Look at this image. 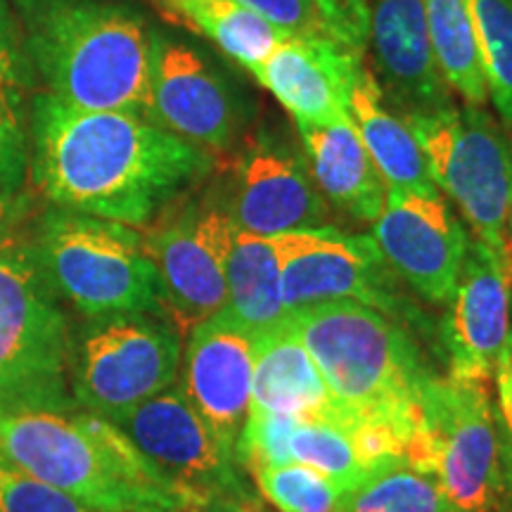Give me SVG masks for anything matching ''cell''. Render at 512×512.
<instances>
[{
    "label": "cell",
    "mask_w": 512,
    "mask_h": 512,
    "mask_svg": "<svg viewBox=\"0 0 512 512\" xmlns=\"http://www.w3.org/2000/svg\"><path fill=\"white\" fill-rule=\"evenodd\" d=\"M219 169V157L143 114L29 107V181L50 207L147 228Z\"/></svg>",
    "instance_id": "obj_1"
},
{
    "label": "cell",
    "mask_w": 512,
    "mask_h": 512,
    "mask_svg": "<svg viewBox=\"0 0 512 512\" xmlns=\"http://www.w3.org/2000/svg\"><path fill=\"white\" fill-rule=\"evenodd\" d=\"M36 79L81 112H133L150 119L152 29L119 0H15Z\"/></svg>",
    "instance_id": "obj_2"
},
{
    "label": "cell",
    "mask_w": 512,
    "mask_h": 512,
    "mask_svg": "<svg viewBox=\"0 0 512 512\" xmlns=\"http://www.w3.org/2000/svg\"><path fill=\"white\" fill-rule=\"evenodd\" d=\"M0 456L95 510L200 508L117 425L81 408L67 413L41 408L0 413Z\"/></svg>",
    "instance_id": "obj_3"
},
{
    "label": "cell",
    "mask_w": 512,
    "mask_h": 512,
    "mask_svg": "<svg viewBox=\"0 0 512 512\" xmlns=\"http://www.w3.org/2000/svg\"><path fill=\"white\" fill-rule=\"evenodd\" d=\"M344 425H389L408 441L411 465L420 432V392L432 380L418 344L401 323L358 302L290 313Z\"/></svg>",
    "instance_id": "obj_4"
},
{
    "label": "cell",
    "mask_w": 512,
    "mask_h": 512,
    "mask_svg": "<svg viewBox=\"0 0 512 512\" xmlns=\"http://www.w3.org/2000/svg\"><path fill=\"white\" fill-rule=\"evenodd\" d=\"M74 337L60 297L22 228L0 235V413L79 411Z\"/></svg>",
    "instance_id": "obj_5"
},
{
    "label": "cell",
    "mask_w": 512,
    "mask_h": 512,
    "mask_svg": "<svg viewBox=\"0 0 512 512\" xmlns=\"http://www.w3.org/2000/svg\"><path fill=\"white\" fill-rule=\"evenodd\" d=\"M31 242L57 297L83 316L169 318L159 273L138 228L50 207L36 219Z\"/></svg>",
    "instance_id": "obj_6"
},
{
    "label": "cell",
    "mask_w": 512,
    "mask_h": 512,
    "mask_svg": "<svg viewBox=\"0 0 512 512\" xmlns=\"http://www.w3.org/2000/svg\"><path fill=\"white\" fill-rule=\"evenodd\" d=\"M425 152L437 188L470 233L503 256L512 219V126L482 105H451L403 119Z\"/></svg>",
    "instance_id": "obj_7"
},
{
    "label": "cell",
    "mask_w": 512,
    "mask_h": 512,
    "mask_svg": "<svg viewBox=\"0 0 512 512\" xmlns=\"http://www.w3.org/2000/svg\"><path fill=\"white\" fill-rule=\"evenodd\" d=\"M411 465L437 477L456 512H498L508 501L496 406L484 384L434 375L422 387Z\"/></svg>",
    "instance_id": "obj_8"
},
{
    "label": "cell",
    "mask_w": 512,
    "mask_h": 512,
    "mask_svg": "<svg viewBox=\"0 0 512 512\" xmlns=\"http://www.w3.org/2000/svg\"><path fill=\"white\" fill-rule=\"evenodd\" d=\"M183 335L150 313L91 318L74 342L69 387L81 411L114 420L178 382Z\"/></svg>",
    "instance_id": "obj_9"
},
{
    "label": "cell",
    "mask_w": 512,
    "mask_h": 512,
    "mask_svg": "<svg viewBox=\"0 0 512 512\" xmlns=\"http://www.w3.org/2000/svg\"><path fill=\"white\" fill-rule=\"evenodd\" d=\"M147 228L145 249L159 273L166 316L188 335L226 309V259L238 228L214 192L202 200L181 197Z\"/></svg>",
    "instance_id": "obj_10"
},
{
    "label": "cell",
    "mask_w": 512,
    "mask_h": 512,
    "mask_svg": "<svg viewBox=\"0 0 512 512\" xmlns=\"http://www.w3.org/2000/svg\"><path fill=\"white\" fill-rule=\"evenodd\" d=\"M150 119L219 157L245 138L252 102L200 50L152 31Z\"/></svg>",
    "instance_id": "obj_11"
},
{
    "label": "cell",
    "mask_w": 512,
    "mask_h": 512,
    "mask_svg": "<svg viewBox=\"0 0 512 512\" xmlns=\"http://www.w3.org/2000/svg\"><path fill=\"white\" fill-rule=\"evenodd\" d=\"M223 202L233 226L259 238L330 226V204L304 150L268 126L240 140Z\"/></svg>",
    "instance_id": "obj_12"
},
{
    "label": "cell",
    "mask_w": 512,
    "mask_h": 512,
    "mask_svg": "<svg viewBox=\"0 0 512 512\" xmlns=\"http://www.w3.org/2000/svg\"><path fill=\"white\" fill-rule=\"evenodd\" d=\"M287 311L332 302H358L387 316H403L396 275L373 238L335 226L297 230L275 238Z\"/></svg>",
    "instance_id": "obj_13"
},
{
    "label": "cell",
    "mask_w": 512,
    "mask_h": 512,
    "mask_svg": "<svg viewBox=\"0 0 512 512\" xmlns=\"http://www.w3.org/2000/svg\"><path fill=\"white\" fill-rule=\"evenodd\" d=\"M110 422L200 508L214 496H249L240 465L223 451L178 382Z\"/></svg>",
    "instance_id": "obj_14"
},
{
    "label": "cell",
    "mask_w": 512,
    "mask_h": 512,
    "mask_svg": "<svg viewBox=\"0 0 512 512\" xmlns=\"http://www.w3.org/2000/svg\"><path fill=\"white\" fill-rule=\"evenodd\" d=\"M370 238L396 278L430 304L448 306L463 271L470 230L441 192L389 190Z\"/></svg>",
    "instance_id": "obj_15"
},
{
    "label": "cell",
    "mask_w": 512,
    "mask_h": 512,
    "mask_svg": "<svg viewBox=\"0 0 512 512\" xmlns=\"http://www.w3.org/2000/svg\"><path fill=\"white\" fill-rule=\"evenodd\" d=\"M252 375L254 335L238 320L221 311L190 328L178 384L233 458L252 406Z\"/></svg>",
    "instance_id": "obj_16"
},
{
    "label": "cell",
    "mask_w": 512,
    "mask_h": 512,
    "mask_svg": "<svg viewBox=\"0 0 512 512\" xmlns=\"http://www.w3.org/2000/svg\"><path fill=\"white\" fill-rule=\"evenodd\" d=\"M510 318L512 287L505 259L470 233L444 325L448 377L479 384L491 380L508 339Z\"/></svg>",
    "instance_id": "obj_17"
},
{
    "label": "cell",
    "mask_w": 512,
    "mask_h": 512,
    "mask_svg": "<svg viewBox=\"0 0 512 512\" xmlns=\"http://www.w3.org/2000/svg\"><path fill=\"white\" fill-rule=\"evenodd\" d=\"M370 43L384 100L401 119L434 114L456 105L434 57L425 0H375Z\"/></svg>",
    "instance_id": "obj_18"
},
{
    "label": "cell",
    "mask_w": 512,
    "mask_h": 512,
    "mask_svg": "<svg viewBox=\"0 0 512 512\" xmlns=\"http://www.w3.org/2000/svg\"><path fill=\"white\" fill-rule=\"evenodd\" d=\"M363 57L328 38H287L254 76L302 124L354 121L351 93L363 74Z\"/></svg>",
    "instance_id": "obj_19"
},
{
    "label": "cell",
    "mask_w": 512,
    "mask_h": 512,
    "mask_svg": "<svg viewBox=\"0 0 512 512\" xmlns=\"http://www.w3.org/2000/svg\"><path fill=\"white\" fill-rule=\"evenodd\" d=\"M252 411L292 415L299 422H342L323 375L290 318L254 337Z\"/></svg>",
    "instance_id": "obj_20"
},
{
    "label": "cell",
    "mask_w": 512,
    "mask_h": 512,
    "mask_svg": "<svg viewBox=\"0 0 512 512\" xmlns=\"http://www.w3.org/2000/svg\"><path fill=\"white\" fill-rule=\"evenodd\" d=\"M297 128L313 181L330 207L356 221L373 223L382 214L389 188L370 159L354 121L328 126L297 121Z\"/></svg>",
    "instance_id": "obj_21"
},
{
    "label": "cell",
    "mask_w": 512,
    "mask_h": 512,
    "mask_svg": "<svg viewBox=\"0 0 512 512\" xmlns=\"http://www.w3.org/2000/svg\"><path fill=\"white\" fill-rule=\"evenodd\" d=\"M349 112L358 136L389 190L420 192V195L439 192L418 138L413 136L406 121L387 110L380 83L368 69H363L351 93Z\"/></svg>",
    "instance_id": "obj_22"
},
{
    "label": "cell",
    "mask_w": 512,
    "mask_h": 512,
    "mask_svg": "<svg viewBox=\"0 0 512 512\" xmlns=\"http://www.w3.org/2000/svg\"><path fill=\"white\" fill-rule=\"evenodd\" d=\"M226 311L252 335L275 328L290 318L283 302V280L275 238L235 230L226 259Z\"/></svg>",
    "instance_id": "obj_23"
},
{
    "label": "cell",
    "mask_w": 512,
    "mask_h": 512,
    "mask_svg": "<svg viewBox=\"0 0 512 512\" xmlns=\"http://www.w3.org/2000/svg\"><path fill=\"white\" fill-rule=\"evenodd\" d=\"M425 10L434 57L446 86L463 102L486 107L489 86L467 0H425Z\"/></svg>",
    "instance_id": "obj_24"
},
{
    "label": "cell",
    "mask_w": 512,
    "mask_h": 512,
    "mask_svg": "<svg viewBox=\"0 0 512 512\" xmlns=\"http://www.w3.org/2000/svg\"><path fill=\"white\" fill-rule=\"evenodd\" d=\"M169 5L200 34L209 36L223 55L252 74L280 43L287 41L266 19L235 0H169Z\"/></svg>",
    "instance_id": "obj_25"
},
{
    "label": "cell",
    "mask_w": 512,
    "mask_h": 512,
    "mask_svg": "<svg viewBox=\"0 0 512 512\" xmlns=\"http://www.w3.org/2000/svg\"><path fill=\"white\" fill-rule=\"evenodd\" d=\"M335 512H456L430 472L408 463L382 467L339 496Z\"/></svg>",
    "instance_id": "obj_26"
},
{
    "label": "cell",
    "mask_w": 512,
    "mask_h": 512,
    "mask_svg": "<svg viewBox=\"0 0 512 512\" xmlns=\"http://www.w3.org/2000/svg\"><path fill=\"white\" fill-rule=\"evenodd\" d=\"M290 453L294 463L311 467L335 482L339 494H347L373 475L358 451L354 434L342 422H299L292 434Z\"/></svg>",
    "instance_id": "obj_27"
},
{
    "label": "cell",
    "mask_w": 512,
    "mask_h": 512,
    "mask_svg": "<svg viewBox=\"0 0 512 512\" xmlns=\"http://www.w3.org/2000/svg\"><path fill=\"white\" fill-rule=\"evenodd\" d=\"M482 53L489 100L512 126V0H467Z\"/></svg>",
    "instance_id": "obj_28"
},
{
    "label": "cell",
    "mask_w": 512,
    "mask_h": 512,
    "mask_svg": "<svg viewBox=\"0 0 512 512\" xmlns=\"http://www.w3.org/2000/svg\"><path fill=\"white\" fill-rule=\"evenodd\" d=\"M254 479L280 512H335L342 496L335 482L302 463L259 467Z\"/></svg>",
    "instance_id": "obj_29"
},
{
    "label": "cell",
    "mask_w": 512,
    "mask_h": 512,
    "mask_svg": "<svg viewBox=\"0 0 512 512\" xmlns=\"http://www.w3.org/2000/svg\"><path fill=\"white\" fill-rule=\"evenodd\" d=\"M299 420L283 413H264L249 408L247 422L235 446V460L254 475L259 467L294 463L290 453L292 434Z\"/></svg>",
    "instance_id": "obj_30"
},
{
    "label": "cell",
    "mask_w": 512,
    "mask_h": 512,
    "mask_svg": "<svg viewBox=\"0 0 512 512\" xmlns=\"http://www.w3.org/2000/svg\"><path fill=\"white\" fill-rule=\"evenodd\" d=\"M29 178V110L24 93L0 88V188L19 192Z\"/></svg>",
    "instance_id": "obj_31"
},
{
    "label": "cell",
    "mask_w": 512,
    "mask_h": 512,
    "mask_svg": "<svg viewBox=\"0 0 512 512\" xmlns=\"http://www.w3.org/2000/svg\"><path fill=\"white\" fill-rule=\"evenodd\" d=\"M0 512H112L95 510L0 456Z\"/></svg>",
    "instance_id": "obj_32"
},
{
    "label": "cell",
    "mask_w": 512,
    "mask_h": 512,
    "mask_svg": "<svg viewBox=\"0 0 512 512\" xmlns=\"http://www.w3.org/2000/svg\"><path fill=\"white\" fill-rule=\"evenodd\" d=\"M323 38L363 57L370 43L368 0H316Z\"/></svg>",
    "instance_id": "obj_33"
},
{
    "label": "cell",
    "mask_w": 512,
    "mask_h": 512,
    "mask_svg": "<svg viewBox=\"0 0 512 512\" xmlns=\"http://www.w3.org/2000/svg\"><path fill=\"white\" fill-rule=\"evenodd\" d=\"M36 86V74L24 50L22 27L10 0H0V88L27 93Z\"/></svg>",
    "instance_id": "obj_34"
},
{
    "label": "cell",
    "mask_w": 512,
    "mask_h": 512,
    "mask_svg": "<svg viewBox=\"0 0 512 512\" xmlns=\"http://www.w3.org/2000/svg\"><path fill=\"white\" fill-rule=\"evenodd\" d=\"M285 38H323L316 0H235Z\"/></svg>",
    "instance_id": "obj_35"
},
{
    "label": "cell",
    "mask_w": 512,
    "mask_h": 512,
    "mask_svg": "<svg viewBox=\"0 0 512 512\" xmlns=\"http://www.w3.org/2000/svg\"><path fill=\"white\" fill-rule=\"evenodd\" d=\"M496 420L498 434H501L503 446V472H505V489H508V501H512V318L510 332L505 339L501 356L496 361Z\"/></svg>",
    "instance_id": "obj_36"
},
{
    "label": "cell",
    "mask_w": 512,
    "mask_h": 512,
    "mask_svg": "<svg viewBox=\"0 0 512 512\" xmlns=\"http://www.w3.org/2000/svg\"><path fill=\"white\" fill-rule=\"evenodd\" d=\"M36 211L34 197L27 190H5L0 188V235L24 228Z\"/></svg>",
    "instance_id": "obj_37"
},
{
    "label": "cell",
    "mask_w": 512,
    "mask_h": 512,
    "mask_svg": "<svg viewBox=\"0 0 512 512\" xmlns=\"http://www.w3.org/2000/svg\"><path fill=\"white\" fill-rule=\"evenodd\" d=\"M195 512H259L254 508L252 496H235V494H223L209 498L202 508Z\"/></svg>",
    "instance_id": "obj_38"
},
{
    "label": "cell",
    "mask_w": 512,
    "mask_h": 512,
    "mask_svg": "<svg viewBox=\"0 0 512 512\" xmlns=\"http://www.w3.org/2000/svg\"><path fill=\"white\" fill-rule=\"evenodd\" d=\"M166 3H169V0H166Z\"/></svg>",
    "instance_id": "obj_39"
}]
</instances>
